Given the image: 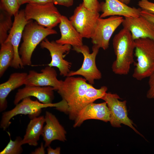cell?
<instances>
[{
  "label": "cell",
  "instance_id": "obj_3",
  "mask_svg": "<svg viewBox=\"0 0 154 154\" xmlns=\"http://www.w3.org/2000/svg\"><path fill=\"white\" fill-rule=\"evenodd\" d=\"M57 33L52 28L45 27L39 25L32 20L29 21L23 30V41L19 49L24 66L32 64V54L37 46L48 36Z\"/></svg>",
  "mask_w": 154,
  "mask_h": 154
},
{
  "label": "cell",
  "instance_id": "obj_8",
  "mask_svg": "<svg viewBox=\"0 0 154 154\" xmlns=\"http://www.w3.org/2000/svg\"><path fill=\"white\" fill-rule=\"evenodd\" d=\"M100 15L99 13L87 9L82 3L75 9L69 19L83 38H91Z\"/></svg>",
  "mask_w": 154,
  "mask_h": 154
},
{
  "label": "cell",
  "instance_id": "obj_28",
  "mask_svg": "<svg viewBox=\"0 0 154 154\" xmlns=\"http://www.w3.org/2000/svg\"><path fill=\"white\" fill-rule=\"evenodd\" d=\"M138 5L141 9L154 14V3L148 0H140Z\"/></svg>",
  "mask_w": 154,
  "mask_h": 154
},
{
  "label": "cell",
  "instance_id": "obj_26",
  "mask_svg": "<svg viewBox=\"0 0 154 154\" xmlns=\"http://www.w3.org/2000/svg\"><path fill=\"white\" fill-rule=\"evenodd\" d=\"M20 6L17 0H0V8L12 16H14L19 12Z\"/></svg>",
  "mask_w": 154,
  "mask_h": 154
},
{
  "label": "cell",
  "instance_id": "obj_35",
  "mask_svg": "<svg viewBox=\"0 0 154 154\" xmlns=\"http://www.w3.org/2000/svg\"><path fill=\"white\" fill-rule=\"evenodd\" d=\"M122 3L126 5L129 4L132 0H119Z\"/></svg>",
  "mask_w": 154,
  "mask_h": 154
},
{
  "label": "cell",
  "instance_id": "obj_6",
  "mask_svg": "<svg viewBox=\"0 0 154 154\" xmlns=\"http://www.w3.org/2000/svg\"><path fill=\"white\" fill-rule=\"evenodd\" d=\"M24 10L27 20H34L44 27L53 28L60 23L62 15L53 3L44 5L28 3Z\"/></svg>",
  "mask_w": 154,
  "mask_h": 154
},
{
  "label": "cell",
  "instance_id": "obj_5",
  "mask_svg": "<svg viewBox=\"0 0 154 154\" xmlns=\"http://www.w3.org/2000/svg\"><path fill=\"white\" fill-rule=\"evenodd\" d=\"M65 105V102L63 100L57 103L46 104L37 100H33L30 97H26L15 105V107L12 109L3 113L0 121V128L3 130H5L10 125L12 118L17 115H28L31 119L38 116L42 108L54 107L57 110L62 112L64 108Z\"/></svg>",
  "mask_w": 154,
  "mask_h": 154
},
{
  "label": "cell",
  "instance_id": "obj_30",
  "mask_svg": "<svg viewBox=\"0 0 154 154\" xmlns=\"http://www.w3.org/2000/svg\"><path fill=\"white\" fill-rule=\"evenodd\" d=\"M73 2V0H54V4L69 7L72 5Z\"/></svg>",
  "mask_w": 154,
  "mask_h": 154
},
{
  "label": "cell",
  "instance_id": "obj_10",
  "mask_svg": "<svg viewBox=\"0 0 154 154\" xmlns=\"http://www.w3.org/2000/svg\"><path fill=\"white\" fill-rule=\"evenodd\" d=\"M123 20L122 17L117 16H111L106 18L99 17L97 20L95 32L91 38L93 44L104 50L107 49L113 34L122 24Z\"/></svg>",
  "mask_w": 154,
  "mask_h": 154
},
{
  "label": "cell",
  "instance_id": "obj_11",
  "mask_svg": "<svg viewBox=\"0 0 154 154\" xmlns=\"http://www.w3.org/2000/svg\"><path fill=\"white\" fill-rule=\"evenodd\" d=\"M42 48H46L49 52L51 58L48 66L56 67L60 71V74L63 76H67L70 72L71 63L64 59V54L69 52L72 46L70 44H62L56 41H49L45 38L40 43Z\"/></svg>",
  "mask_w": 154,
  "mask_h": 154
},
{
  "label": "cell",
  "instance_id": "obj_29",
  "mask_svg": "<svg viewBox=\"0 0 154 154\" xmlns=\"http://www.w3.org/2000/svg\"><path fill=\"white\" fill-rule=\"evenodd\" d=\"M140 15L154 24V14L141 9Z\"/></svg>",
  "mask_w": 154,
  "mask_h": 154
},
{
  "label": "cell",
  "instance_id": "obj_27",
  "mask_svg": "<svg viewBox=\"0 0 154 154\" xmlns=\"http://www.w3.org/2000/svg\"><path fill=\"white\" fill-rule=\"evenodd\" d=\"M84 6L88 10L99 13L101 11L100 4L98 0H83Z\"/></svg>",
  "mask_w": 154,
  "mask_h": 154
},
{
  "label": "cell",
  "instance_id": "obj_14",
  "mask_svg": "<svg viewBox=\"0 0 154 154\" xmlns=\"http://www.w3.org/2000/svg\"><path fill=\"white\" fill-rule=\"evenodd\" d=\"M56 71L53 67L48 66L38 72L30 70L28 74L25 85L39 86H51L57 90L61 84V80L57 78Z\"/></svg>",
  "mask_w": 154,
  "mask_h": 154
},
{
  "label": "cell",
  "instance_id": "obj_32",
  "mask_svg": "<svg viewBox=\"0 0 154 154\" xmlns=\"http://www.w3.org/2000/svg\"><path fill=\"white\" fill-rule=\"evenodd\" d=\"M44 145L42 142L41 143L40 146L35 149L34 151L31 153V154H45L46 151L45 150Z\"/></svg>",
  "mask_w": 154,
  "mask_h": 154
},
{
  "label": "cell",
  "instance_id": "obj_24",
  "mask_svg": "<svg viewBox=\"0 0 154 154\" xmlns=\"http://www.w3.org/2000/svg\"><path fill=\"white\" fill-rule=\"evenodd\" d=\"M107 90L108 88L106 86H102L100 89H97L90 84L86 91L84 97L83 108L90 103H93L97 99H101Z\"/></svg>",
  "mask_w": 154,
  "mask_h": 154
},
{
  "label": "cell",
  "instance_id": "obj_7",
  "mask_svg": "<svg viewBox=\"0 0 154 154\" xmlns=\"http://www.w3.org/2000/svg\"><path fill=\"white\" fill-rule=\"evenodd\" d=\"M100 48L97 45L94 44L92 52L90 53L89 48L87 45L83 44L73 47V50L83 54L84 60L80 68L75 71H70L67 76H82L92 85L94 84L95 80L100 79L102 77V74L97 68L96 63V57Z\"/></svg>",
  "mask_w": 154,
  "mask_h": 154
},
{
  "label": "cell",
  "instance_id": "obj_18",
  "mask_svg": "<svg viewBox=\"0 0 154 154\" xmlns=\"http://www.w3.org/2000/svg\"><path fill=\"white\" fill-rule=\"evenodd\" d=\"M100 6L101 18L113 16L135 17L141 15V8L130 7L119 0H105L100 3Z\"/></svg>",
  "mask_w": 154,
  "mask_h": 154
},
{
  "label": "cell",
  "instance_id": "obj_9",
  "mask_svg": "<svg viewBox=\"0 0 154 154\" xmlns=\"http://www.w3.org/2000/svg\"><path fill=\"white\" fill-rule=\"evenodd\" d=\"M119 96L116 94L106 93L101 98L107 104L110 112V122L112 126L119 127L124 124L133 129L136 133L140 134L133 126L132 121L127 116L126 101H120Z\"/></svg>",
  "mask_w": 154,
  "mask_h": 154
},
{
  "label": "cell",
  "instance_id": "obj_20",
  "mask_svg": "<svg viewBox=\"0 0 154 154\" xmlns=\"http://www.w3.org/2000/svg\"><path fill=\"white\" fill-rule=\"evenodd\" d=\"M28 73L25 72H14L11 74L8 80L0 85V112L7 107V98L12 91L24 85Z\"/></svg>",
  "mask_w": 154,
  "mask_h": 154
},
{
  "label": "cell",
  "instance_id": "obj_31",
  "mask_svg": "<svg viewBox=\"0 0 154 154\" xmlns=\"http://www.w3.org/2000/svg\"><path fill=\"white\" fill-rule=\"evenodd\" d=\"M29 3L40 5L54 3V0H30Z\"/></svg>",
  "mask_w": 154,
  "mask_h": 154
},
{
  "label": "cell",
  "instance_id": "obj_22",
  "mask_svg": "<svg viewBox=\"0 0 154 154\" xmlns=\"http://www.w3.org/2000/svg\"><path fill=\"white\" fill-rule=\"evenodd\" d=\"M1 44L0 50V77L3 75L11 66L15 56L13 47L9 41H5Z\"/></svg>",
  "mask_w": 154,
  "mask_h": 154
},
{
  "label": "cell",
  "instance_id": "obj_12",
  "mask_svg": "<svg viewBox=\"0 0 154 154\" xmlns=\"http://www.w3.org/2000/svg\"><path fill=\"white\" fill-rule=\"evenodd\" d=\"M14 16L12 27L5 41L10 42L14 49L15 56L11 67L18 69L24 68L19 54V47L23 30L29 20L26 19L24 10L19 11Z\"/></svg>",
  "mask_w": 154,
  "mask_h": 154
},
{
  "label": "cell",
  "instance_id": "obj_33",
  "mask_svg": "<svg viewBox=\"0 0 154 154\" xmlns=\"http://www.w3.org/2000/svg\"><path fill=\"white\" fill-rule=\"evenodd\" d=\"M60 150L61 148L59 147L53 149L49 146L47 149L48 154H60Z\"/></svg>",
  "mask_w": 154,
  "mask_h": 154
},
{
  "label": "cell",
  "instance_id": "obj_13",
  "mask_svg": "<svg viewBox=\"0 0 154 154\" xmlns=\"http://www.w3.org/2000/svg\"><path fill=\"white\" fill-rule=\"evenodd\" d=\"M134 40L148 38L154 40V24L144 17H125L122 23Z\"/></svg>",
  "mask_w": 154,
  "mask_h": 154
},
{
  "label": "cell",
  "instance_id": "obj_17",
  "mask_svg": "<svg viewBox=\"0 0 154 154\" xmlns=\"http://www.w3.org/2000/svg\"><path fill=\"white\" fill-rule=\"evenodd\" d=\"M54 90L53 88L51 86L25 85L24 88L18 90L13 103L16 105L24 98L33 96L42 103L51 104L54 98Z\"/></svg>",
  "mask_w": 154,
  "mask_h": 154
},
{
  "label": "cell",
  "instance_id": "obj_19",
  "mask_svg": "<svg viewBox=\"0 0 154 154\" xmlns=\"http://www.w3.org/2000/svg\"><path fill=\"white\" fill-rule=\"evenodd\" d=\"M59 28L61 36L59 39L55 41L57 43L62 44H70L73 47L83 45V37L66 16L62 15Z\"/></svg>",
  "mask_w": 154,
  "mask_h": 154
},
{
  "label": "cell",
  "instance_id": "obj_16",
  "mask_svg": "<svg viewBox=\"0 0 154 154\" xmlns=\"http://www.w3.org/2000/svg\"><path fill=\"white\" fill-rule=\"evenodd\" d=\"M44 116L45 125L41 136L44 142V147L50 146L55 140L62 142L66 141V131L55 115L46 111Z\"/></svg>",
  "mask_w": 154,
  "mask_h": 154
},
{
  "label": "cell",
  "instance_id": "obj_2",
  "mask_svg": "<svg viewBox=\"0 0 154 154\" xmlns=\"http://www.w3.org/2000/svg\"><path fill=\"white\" fill-rule=\"evenodd\" d=\"M84 78L66 76L57 90L62 99L66 102L70 119L74 120L82 108L83 101L86 91L90 84Z\"/></svg>",
  "mask_w": 154,
  "mask_h": 154
},
{
  "label": "cell",
  "instance_id": "obj_1",
  "mask_svg": "<svg viewBox=\"0 0 154 154\" xmlns=\"http://www.w3.org/2000/svg\"><path fill=\"white\" fill-rule=\"evenodd\" d=\"M113 45L116 59L112 65V71L116 74L126 75L134 62L135 41L130 32L123 28L114 36Z\"/></svg>",
  "mask_w": 154,
  "mask_h": 154
},
{
  "label": "cell",
  "instance_id": "obj_4",
  "mask_svg": "<svg viewBox=\"0 0 154 154\" xmlns=\"http://www.w3.org/2000/svg\"><path fill=\"white\" fill-rule=\"evenodd\" d=\"M135 41V53L137 62L133 77L138 80L149 77L154 71V40L145 38Z\"/></svg>",
  "mask_w": 154,
  "mask_h": 154
},
{
  "label": "cell",
  "instance_id": "obj_34",
  "mask_svg": "<svg viewBox=\"0 0 154 154\" xmlns=\"http://www.w3.org/2000/svg\"><path fill=\"white\" fill-rule=\"evenodd\" d=\"M30 0H17L19 5L21 6V5L29 3Z\"/></svg>",
  "mask_w": 154,
  "mask_h": 154
},
{
  "label": "cell",
  "instance_id": "obj_25",
  "mask_svg": "<svg viewBox=\"0 0 154 154\" xmlns=\"http://www.w3.org/2000/svg\"><path fill=\"white\" fill-rule=\"evenodd\" d=\"M22 139L20 136L16 137L14 141L10 138L9 141L0 154H20L23 151L22 143Z\"/></svg>",
  "mask_w": 154,
  "mask_h": 154
},
{
  "label": "cell",
  "instance_id": "obj_21",
  "mask_svg": "<svg viewBox=\"0 0 154 154\" xmlns=\"http://www.w3.org/2000/svg\"><path fill=\"white\" fill-rule=\"evenodd\" d=\"M45 123L44 116H43L31 118L22 139V145L28 144L32 146H37L40 136L42 135Z\"/></svg>",
  "mask_w": 154,
  "mask_h": 154
},
{
  "label": "cell",
  "instance_id": "obj_15",
  "mask_svg": "<svg viewBox=\"0 0 154 154\" xmlns=\"http://www.w3.org/2000/svg\"><path fill=\"white\" fill-rule=\"evenodd\" d=\"M110 112L106 102L96 104L90 103L83 108L75 119L73 127L80 126L85 121L89 119L110 121Z\"/></svg>",
  "mask_w": 154,
  "mask_h": 154
},
{
  "label": "cell",
  "instance_id": "obj_23",
  "mask_svg": "<svg viewBox=\"0 0 154 154\" xmlns=\"http://www.w3.org/2000/svg\"><path fill=\"white\" fill-rule=\"evenodd\" d=\"M0 9V43L1 44L6 40L8 35V32L11 29L13 25L12 16L5 10Z\"/></svg>",
  "mask_w": 154,
  "mask_h": 154
}]
</instances>
